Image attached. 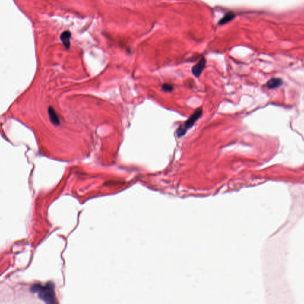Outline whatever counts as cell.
I'll return each mask as SVG.
<instances>
[{
  "mask_svg": "<svg viewBox=\"0 0 304 304\" xmlns=\"http://www.w3.org/2000/svg\"><path fill=\"white\" fill-rule=\"evenodd\" d=\"M206 61L204 58H202L192 68V73L196 77H199L203 71L206 67Z\"/></svg>",
  "mask_w": 304,
  "mask_h": 304,
  "instance_id": "3957f363",
  "label": "cell"
},
{
  "mask_svg": "<svg viewBox=\"0 0 304 304\" xmlns=\"http://www.w3.org/2000/svg\"><path fill=\"white\" fill-rule=\"evenodd\" d=\"M202 114L203 109L201 108H199L196 109L194 112L190 116V118L177 129V136L178 137L184 136L187 133V131L192 127H193L195 122L201 117Z\"/></svg>",
  "mask_w": 304,
  "mask_h": 304,
  "instance_id": "7a4b0ae2",
  "label": "cell"
},
{
  "mask_svg": "<svg viewBox=\"0 0 304 304\" xmlns=\"http://www.w3.org/2000/svg\"><path fill=\"white\" fill-rule=\"evenodd\" d=\"M162 89L163 91H165V92H170L171 91H172L173 87V86L171 85V84H166V83H165L162 85Z\"/></svg>",
  "mask_w": 304,
  "mask_h": 304,
  "instance_id": "ba28073f",
  "label": "cell"
},
{
  "mask_svg": "<svg viewBox=\"0 0 304 304\" xmlns=\"http://www.w3.org/2000/svg\"><path fill=\"white\" fill-rule=\"evenodd\" d=\"M31 291L38 293L39 298L46 303H55L54 288L52 284H47L45 286L33 285L31 288Z\"/></svg>",
  "mask_w": 304,
  "mask_h": 304,
  "instance_id": "6da1fadb",
  "label": "cell"
},
{
  "mask_svg": "<svg viewBox=\"0 0 304 304\" xmlns=\"http://www.w3.org/2000/svg\"><path fill=\"white\" fill-rule=\"evenodd\" d=\"M71 33L69 31H65L61 35V40L66 48H68L70 46Z\"/></svg>",
  "mask_w": 304,
  "mask_h": 304,
  "instance_id": "8992f818",
  "label": "cell"
},
{
  "mask_svg": "<svg viewBox=\"0 0 304 304\" xmlns=\"http://www.w3.org/2000/svg\"><path fill=\"white\" fill-rule=\"evenodd\" d=\"M283 80L280 78H273L269 80L266 83V87L270 89L277 88L282 86Z\"/></svg>",
  "mask_w": 304,
  "mask_h": 304,
  "instance_id": "277c9868",
  "label": "cell"
},
{
  "mask_svg": "<svg viewBox=\"0 0 304 304\" xmlns=\"http://www.w3.org/2000/svg\"><path fill=\"white\" fill-rule=\"evenodd\" d=\"M48 115H49V119L51 121V122L55 125H59V118L57 115V113L55 112V110L53 108H52L51 106L49 107L48 108Z\"/></svg>",
  "mask_w": 304,
  "mask_h": 304,
  "instance_id": "5b68a950",
  "label": "cell"
},
{
  "mask_svg": "<svg viewBox=\"0 0 304 304\" xmlns=\"http://www.w3.org/2000/svg\"><path fill=\"white\" fill-rule=\"evenodd\" d=\"M234 17H235L234 14H233L232 13H229L219 21V24H224L229 22V21L232 20Z\"/></svg>",
  "mask_w": 304,
  "mask_h": 304,
  "instance_id": "52a82bcc",
  "label": "cell"
}]
</instances>
